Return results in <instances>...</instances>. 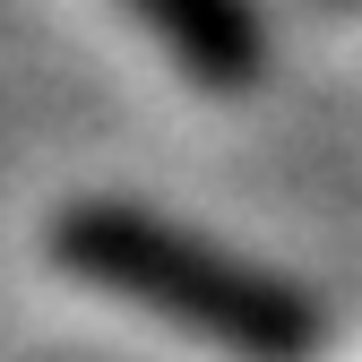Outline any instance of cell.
Here are the masks:
<instances>
[{
  "label": "cell",
  "mask_w": 362,
  "mask_h": 362,
  "mask_svg": "<svg viewBox=\"0 0 362 362\" xmlns=\"http://www.w3.org/2000/svg\"><path fill=\"white\" fill-rule=\"evenodd\" d=\"M121 9L139 18L190 78H207V86H242L267 61V35H259L250 0H121Z\"/></svg>",
  "instance_id": "obj_2"
},
{
  "label": "cell",
  "mask_w": 362,
  "mask_h": 362,
  "mask_svg": "<svg viewBox=\"0 0 362 362\" xmlns=\"http://www.w3.org/2000/svg\"><path fill=\"white\" fill-rule=\"evenodd\" d=\"M52 267L95 293H121L156 310L164 328L181 337H207L242 362H310L328 337L320 302L293 293L285 276H267V267L216 250L199 233H181V224L147 216V207H121V199H78L52 216Z\"/></svg>",
  "instance_id": "obj_1"
}]
</instances>
